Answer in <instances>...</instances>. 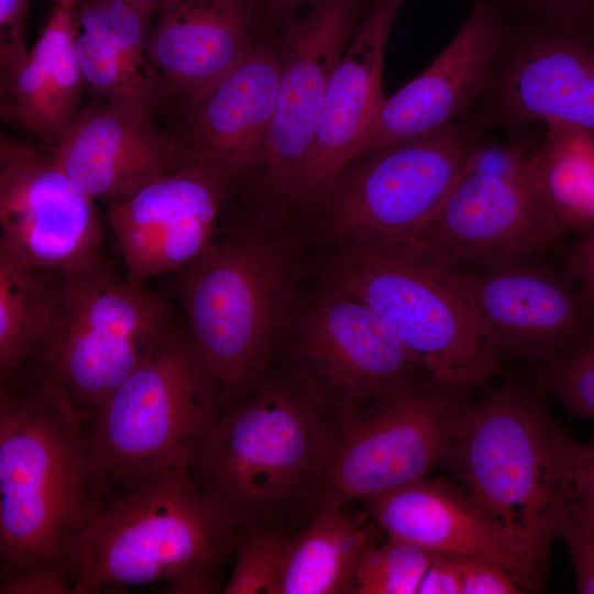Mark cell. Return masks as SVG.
Listing matches in <instances>:
<instances>
[{
    "mask_svg": "<svg viewBox=\"0 0 594 594\" xmlns=\"http://www.w3.org/2000/svg\"><path fill=\"white\" fill-rule=\"evenodd\" d=\"M151 14H154L163 0H132Z\"/></svg>",
    "mask_w": 594,
    "mask_h": 594,
    "instance_id": "obj_41",
    "label": "cell"
},
{
    "mask_svg": "<svg viewBox=\"0 0 594 594\" xmlns=\"http://www.w3.org/2000/svg\"><path fill=\"white\" fill-rule=\"evenodd\" d=\"M55 2L63 3V4H68V6H74L76 0H55Z\"/></svg>",
    "mask_w": 594,
    "mask_h": 594,
    "instance_id": "obj_42",
    "label": "cell"
},
{
    "mask_svg": "<svg viewBox=\"0 0 594 594\" xmlns=\"http://www.w3.org/2000/svg\"><path fill=\"white\" fill-rule=\"evenodd\" d=\"M234 189L220 167L187 157L176 169L108 206L127 275L145 283L201 255L216 238L220 212Z\"/></svg>",
    "mask_w": 594,
    "mask_h": 594,
    "instance_id": "obj_15",
    "label": "cell"
},
{
    "mask_svg": "<svg viewBox=\"0 0 594 594\" xmlns=\"http://www.w3.org/2000/svg\"><path fill=\"white\" fill-rule=\"evenodd\" d=\"M0 594H73V583L65 571H38L0 580Z\"/></svg>",
    "mask_w": 594,
    "mask_h": 594,
    "instance_id": "obj_37",
    "label": "cell"
},
{
    "mask_svg": "<svg viewBox=\"0 0 594 594\" xmlns=\"http://www.w3.org/2000/svg\"><path fill=\"white\" fill-rule=\"evenodd\" d=\"M546 21L594 23V0H517Z\"/></svg>",
    "mask_w": 594,
    "mask_h": 594,
    "instance_id": "obj_39",
    "label": "cell"
},
{
    "mask_svg": "<svg viewBox=\"0 0 594 594\" xmlns=\"http://www.w3.org/2000/svg\"><path fill=\"white\" fill-rule=\"evenodd\" d=\"M280 72L275 31L199 99L185 107L179 140L187 157L220 167L234 187L257 185L265 168Z\"/></svg>",
    "mask_w": 594,
    "mask_h": 594,
    "instance_id": "obj_18",
    "label": "cell"
},
{
    "mask_svg": "<svg viewBox=\"0 0 594 594\" xmlns=\"http://www.w3.org/2000/svg\"><path fill=\"white\" fill-rule=\"evenodd\" d=\"M483 141L477 124L435 132L350 160L296 210L331 250L411 241L465 172Z\"/></svg>",
    "mask_w": 594,
    "mask_h": 594,
    "instance_id": "obj_6",
    "label": "cell"
},
{
    "mask_svg": "<svg viewBox=\"0 0 594 594\" xmlns=\"http://www.w3.org/2000/svg\"><path fill=\"white\" fill-rule=\"evenodd\" d=\"M61 273L0 248V380L32 362L58 298Z\"/></svg>",
    "mask_w": 594,
    "mask_h": 594,
    "instance_id": "obj_28",
    "label": "cell"
},
{
    "mask_svg": "<svg viewBox=\"0 0 594 594\" xmlns=\"http://www.w3.org/2000/svg\"><path fill=\"white\" fill-rule=\"evenodd\" d=\"M270 365L336 421L430 375L372 309L322 282L299 293Z\"/></svg>",
    "mask_w": 594,
    "mask_h": 594,
    "instance_id": "obj_10",
    "label": "cell"
},
{
    "mask_svg": "<svg viewBox=\"0 0 594 594\" xmlns=\"http://www.w3.org/2000/svg\"><path fill=\"white\" fill-rule=\"evenodd\" d=\"M293 534L260 527L242 530L224 594H280L287 548Z\"/></svg>",
    "mask_w": 594,
    "mask_h": 594,
    "instance_id": "obj_30",
    "label": "cell"
},
{
    "mask_svg": "<svg viewBox=\"0 0 594 594\" xmlns=\"http://www.w3.org/2000/svg\"><path fill=\"white\" fill-rule=\"evenodd\" d=\"M406 0H373L330 77L310 154L289 215L352 160L385 97L387 38Z\"/></svg>",
    "mask_w": 594,
    "mask_h": 594,
    "instance_id": "obj_20",
    "label": "cell"
},
{
    "mask_svg": "<svg viewBox=\"0 0 594 594\" xmlns=\"http://www.w3.org/2000/svg\"><path fill=\"white\" fill-rule=\"evenodd\" d=\"M150 54L166 97L199 99L271 30L253 0H163Z\"/></svg>",
    "mask_w": 594,
    "mask_h": 594,
    "instance_id": "obj_21",
    "label": "cell"
},
{
    "mask_svg": "<svg viewBox=\"0 0 594 594\" xmlns=\"http://www.w3.org/2000/svg\"><path fill=\"white\" fill-rule=\"evenodd\" d=\"M540 381L571 414L594 419V336L547 359Z\"/></svg>",
    "mask_w": 594,
    "mask_h": 594,
    "instance_id": "obj_31",
    "label": "cell"
},
{
    "mask_svg": "<svg viewBox=\"0 0 594 594\" xmlns=\"http://www.w3.org/2000/svg\"><path fill=\"white\" fill-rule=\"evenodd\" d=\"M221 413L218 391L186 327L176 326L111 393L89 425L109 496L187 460L198 437Z\"/></svg>",
    "mask_w": 594,
    "mask_h": 594,
    "instance_id": "obj_9",
    "label": "cell"
},
{
    "mask_svg": "<svg viewBox=\"0 0 594 594\" xmlns=\"http://www.w3.org/2000/svg\"><path fill=\"white\" fill-rule=\"evenodd\" d=\"M0 248L32 265L70 273L102 256L94 199L48 153L1 136Z\"/></svg>",
    "mask_w": 594,
    "mask_h": 594,
    "instance_id": "obj_14",
    "label": "cell"
},
{
    "mask_svg": "<svg viewBox=\"0 0 594 594\" xmlns=\"http://www.w3.org/2000/svg\"><path fill=\"white\" fill-rule=\"evenodd\" d=\"M466 392L428 375L339 420L324 501H362L427 477L442 465Z\"/></svg>",
    "mask_w": 594,
    "mask_h": 594,
    "instance_id": "obj_11",
    "label": "cell"
},
{
    "mask_svg": "<svg viewBox=\"0 0 594 594\" xmlns=\"http://www.w3.org/2000/svg\"><path fill=\"white\" fill-rule=\"evenodd\" d=\"M320 282L372 309L431 376L469 389L499 373L502 351L425 245L331 250Z\"/></svg>",
    "mask_w": 594,
    "mask_h": 594,
    "instance_id": "obj_7",
    "label": "cell"
},
{
    "mask_svg": "<svg viewBox=\"0 0 594 594\" xmlns=\"http://www.w3.org/2000/svg\"><path fill=\"white\" fill-rule=\"evenodd\" d=\"M411 241L441 260L485 265L544 254L560 241L531 174H508L469 163L436 212Z\"/></svg>",
    "mask_w": 594,
    "mask_h": 594,
    "instance_id": "obj_16",
    "label": "cell"
},
{
    "mask_svg": "<svg viewBox=\"0 0 594 594\" xmlns=\"http://www.w3.org/2000/svg\"><path fill=\"white\" fill-rule=\"evenodd\" d=\"M337 422L289 374L270 365L245 399L202 431L187 468L242 530L294 534L326 498Z\"/></svg>",
    "mask_w": 594,
    "mask_h": 594,
    "instance_id": "obj_2",
    "label": "cell"
},
{
    "mask_svg": "<svg viewBox=\"0 0 594 594\" xmlns=\"http://www.w3.org/2000/svg\"><path fill=\"white\" fill-rule=\"evenodd\" d=\"M361 502L386 535L432 552L495 561L526 592L542 585L544 573L510 548L461 486L427 476Z\"/></svg>",
    "mask_w": 594,
    "mask_h": 594,
    "instance_id": "obj_23",
    "label": "cell"
},
{
    "mask_svg": "<svg viewBox=\"0 0 594 594\" xmlns=\"http://www.w3.org/2000/svg\"><path fill=\"white\" fill-rule=\"evenodd\" d=\"M317 0H253L267 26L276 31Z\"/></svg>",
    "mask_w": 594,
    "mask_h": 594,
    "instance_id": "obj_40",
    "label": "cell"
},
{
    "mask_svg": "<svg viewBox=\"0 0 594 594\" xmlns=\"http://www.w3.org/2000/svg\"><path fill=\"white\" fill-rule=\"evenodd\" d=\"M417 593L462 594L461 574L454 556L433 552Z\"/></svg>",
    "mask_w": 594,
    "mask_h": 594,
    "instance_id": "obj_38",
    "label": "cell"
},
{
    "mask_svg": "<svg viewBox=\"0 0 594 594\" xmlns=\"http://www.w3.org/2000/svg\"><path fill=\"white\" fill-rule=\"evenodd\" d=\"M175 327L163 294L118 275L103 260L61 273L55 310L28 365L47 374L90 425L103 402Z\"/></svg>",
    "mask_w": 594,
    "mask_h": 594,
    "instance_id": "obj_8",
    "label": "cell"
},
{
    "mask_svg": "<svg viewBox=\"0 0 594 594\" xmlns=\"http://www.w3.org/2000/svg\"><path fill=\"white\" fill-rule=\"evenodd\" d=\"M241 532L182 461L111 494L91 517L67 561L73 594L154 585L222 593V569Z\"/></svg>",
    "mask_w": 594,
    "mask_h": 594,
    "instance_id": "obj_4",
    "label": "cell"
},
{
    "mask_svg": "<svg viewBox=\"0 0 594 594\" xmlns=\"http://www.w3.org/2000/svg\"><path fill=\"white\" fill-rule=\"evenodd\" d=\"M152 15L132 0H76L77 61L85 85L103 100L153 111L166 98L150 54Z\"/></svg>",
    "mask_w": 594,
    "mask_h": 594,
    "instance_id": "obj_24",
    "label": "cell"
},
{
    "mask_svg": "<svg viewBox=\"0 0 594 594\" xmlns=\"http://www.w3.org/2000/svg\"><path fill=\"white\" fill-rule=\"evenodd\" d=\"M454 558L461 574L462 594H520L526 592L514 576L495 561L476 556H454Z\"/></svg>",
    "mask_w": 594,
    "mask_h": 594,
    "instance_id": "obj_34",
    "label": "cell"
},
{
    "mask_svg": "<svg viewBox=\"0 0 594 594\" xmlns=\"http://www.w3.org/2000/svg\"><path fill=\"white\" fill-rule=\"evenodd\" d=\"M74 6L55 2L26 61L1 85L2 118L50 147L61 140L81 109L85 81L73 41Z\"/></svg>",
    "mask_w": 594,
    "mask_h": 594,
    "instance_id": "obj_25",
    "label": "cell"
},
{
    "mask_svg": "<svg viewBox=\"0 0 594 594\" xmlns=\"http://www.w3.org/2000/svg\"><path fill=\"white\" fill-rule=\"evenodd\" d=\"M532 146V179L560 239L594 227V130L546 123Z\"/></svg>",
    "mask_w": 594,
    "mask_h": 594,
    "instance_id": "obj_27",
    "label": "cell"
},
{
    "mask_svg": "<svg viewBox=\"0 0 594 594\" xmlns=\"http://www.w3.org/2000/svg\"><path fill=\"white\" fill-rule=\"evenodd\" d=\"M285 218L257 211L219 230L177 272L186 329L218 391L222 411L267 372L300 293L299 240Z\"/></svg>",
    "mask_w": 594,
    "mask_h": 594,
    "instance_id": "obj_3",
    "label": "cell"
},
{
    "mask_svg": "<svg viewBox=\"0 0 594 594\" xmlns=\"http://www.w3.org/2000/svg\"><path fill=\"white\" fill-rule=\"evenodd\" d=\"M324 501L293 534L280 594H343L365 554L381 542L383 528L364 508Z\"/></svg>",
    "mask_w": 594,
    "mask_h": 594,
    "instance_id": "obj_26",
    "label": "cell"
},
{
    "mask_svg": "<svg viewBox=\"0 0 594 594\" xmlns=\"http://www.w3.org/2000/svg\"><path fill=\"white\" fill-rule=\"evenodd\" d=\"M575 235L565 252L563 271L594 306V227Z\"/></svg>",
    "mask_w": 594,
    "mask_h": 594,
    "instance_id": "obj_36",
    "label": "cell"
},
{
    "mask_svg": "<svg viewBox=\"0 0 594 594\" xmlns=\"http://www.w3.org/2000/svg\"><path fill=\"white\" fill-rule=\"evenodd\" d=\"M575 442L536 392L507 382L466 402L442 466L510 548L546 573Z\"/></svg>",
    "mask_w": 594,
    "mask_h": 594,
    "instance_id": "obj_5",
    "label": "cell"
},
{
    "mask_svg": "<svg viewBox=\"0 0 594 594\" xmlns=\"http://www.w3.org/2000/svg\"><path fill=\"white\" fill-rule=\"evenodd\" d=\"M108 496L89 425L62 388L34 365L0 380V580L68 573L74 542Z\"/></svg>",
    "mask_w": 594,
    "mask_h": 594,
    "instance_id": "obj_1",
    "label": "cell"
},
{
    "mask_svg": "<svg viewBox=\"0 0 594 594\" xmlns=\"http://www.w3.org/2000/svg\"><path fill=\"white\" fill-rule=\"evenodd\" d=\"M565 506L594 520V441L575 442Z\"/></svg>",
    "mask_w": 594,
    "mask_h": 594,
    "instance_id": "obj_35",
    "label": "cell"
},
{
    "mask_svg": "<svg viewBox=\"0 0 594 594\" xmlns=\"http://www.w3.org/2000/svg\"><path fill=\"white\" fill-rule=\"evenodd\" d=\"M559 537L572 559L579 593L594 594V520L565 506Z\"/></svg>",
    "mask_w": 594,
    "mask_h": 594,
    "instance_id": "obj_32",
    "label": "cell"
},
{
    "mask_svg": "<svg viewBox=\"0 0 594 594\" xmlns=\"http://www.w3.org/2000/svg\"><path fill=\"white\" fill-rule=\"evenodd\" d=\"M373 0H317L275 31L280 72L258 208L287 217L332 72Z\"/></svg>",
    "mask_w": 594,
    "mask_h": 594,
    "instance_id": "obj_12",
    "label": "cell"
},
{
    "mask_svg": "<svg viewBox=\"0 0 594 594\" xmlns=\"http://www.w3.org/2000/svg\"><path fill=\"white\" fill-rule=\"evenodd\" d=\"M433 255L502 353L546 361L594 336V306L543 254L485 265L453 264Z\"/></svg>",
    "mask_w": 594,
    "mask_h": 594,
    "instance_id": "obj_13",
    "label": "cell"
},
{
    "mask_svg": "<svg viewBox=\"0 0 594 594\" xmlns=\"http://www.w3.org/2000/svg\"><path fill=\"white\" fill-rule=\"evenodd\" d=\"M433 552L387 535L360 563L348 594H415Z\"/></svg>",
    "mask_w": 594,
    "mask_h": 594,
    "instance_id": "obj_29",
    "label": "cell"
},
{
    "mask_svg": "<svg viewBox=\"0 0 594 594\" xmlns=\"http://www.w3.org/2000/svg\"><path fill=\"white\" fill-rule=\"evenodd\" d=\"M506 35L501 6L492 0L476 1L466 21L433 62L384 99L355 156L460 121L492 84Z\"/></svg>",
    "mask_w": 594,
    "mask_h": 594,
    "instance_id": "obj_17",
    "label": "cell"
},
{
    "mask_svg": "<svg viewBox=\"0 0 594 594\" xmlns=\"http://www.w3.org/2000/svg\"><path fill=\"white\" fill-rule=\"evenodd\" d=\"M48 152L81 191L108 206L187 158L176 135L155 128L151 110L106 100L82 107Z\"/></svg>",
    "mask_w": 594,
    "mask_h": 594,
    "instance_id": "obj_19",
    "label": "cell"
},
{
    "mask_svg": "<svg viewBox=\"0 0 594 594\" xmlns=\"http://www.w3.org/2000/svg\"><path fill=\"white\" fill-rule=\"evenodd\" d=\"M31 0H0V73L4 85L26 61L25 24Z\"/></svg>",
    "mask_w": 594,
    "mask_h": 594,
    "instance_id": "obj_33",
    "label": "cell"
},
{
    "mask_svg": "<svg viewBox=\"0 0 594 594\" xmlns=\"http://www.w3.org/2000/svg\"><path fill=\"white\" fill-rule=\"evenodd\" d=\"M498 81L514 121L594 130V23L546 21L516 45Z\"/></svg>",
    "mask_w": 594,
    "mask_h": 594,
    "instance_id": "obj_22",
    "label": "cell"
}]
</instances>
